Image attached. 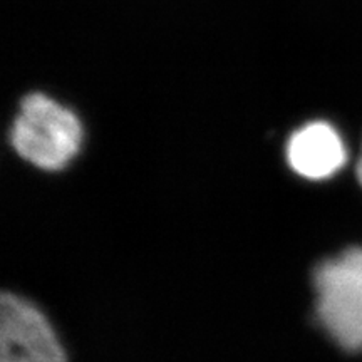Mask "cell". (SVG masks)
Listing matches in <instances>:
<instances>
[{
  "mask_svg": "<svg viewBox=\"0 0 362 362\" xmlns=\"http://www.w3.org/2000/svg\"><path fill=\"white\" fill-rule=\"evenodd\" d=\"M11 141L16 151L37 168L61 170L78 155L83 126L66 106L42 93H33L22 99Z\"/></svg>",
  "mask_w": 362,
  "mask_h": 362,
  "instance_id": "6da1fadb",
  "label": "cell"
},
{
  "mask_svg": "<svg viewBox=\"0 0 362 362\" xmlns=\"http://www.w3.org/2000/svg\"><path fill=\"white\" fill-rule=\"evenodd\" d=\"M319 322L342 349L362 352V248H349L315 269Z\"/></svg>",
  "mask_w": 362,
  "mask_h": 362,
  "instance_id": "7a4b0ae2",
  "label": "cell"
},
{
  "mask_svg": "<svg viewBox=\"0 0 362 362\" xmlns=\"http://www.w3.org/2000/svg\"><path fill=\"white\" fill-rule=\"evenodd\" d=\"M0 362H66L45 317L13 293L0 302Z\"/></svg>",
  "mask_w": 362,
  "mask_h": 362,
  "instance_id": "3957f363",
  "label": "cell"
},
{
  "mask_svg": "<svg viewBox=\"0 0 362 362\" xmlns=\"http://www.w3.org/2000/svg\"><path fill=\"white\" fill-rule=\"evenodd\" d=\"M346 146L334 126L324 121L305 124L291 136L287 160L293 171L309 180L336 175L346 163Z\"/></svg>",
  "mask_w": 362,
  "mask_h": 362,
  "instance_id": "277c9868",
  "label": "cell"
},
{
  "mask_svg": "<svg viewBox=\"0 0 362 362\" xmlns=\"http://www.w3.org/2000/svg\"><path fill=\"white\" fill-rule=\"evenodd\" d=\"M357 178H359L361 185H362V153H361L359 161H357Z\"/></svg>",
  "mask_w": 362,
  "mask_h": 362,
  "instance_id": "5b68a950",
  "label": "cell"
}]
</instances>
